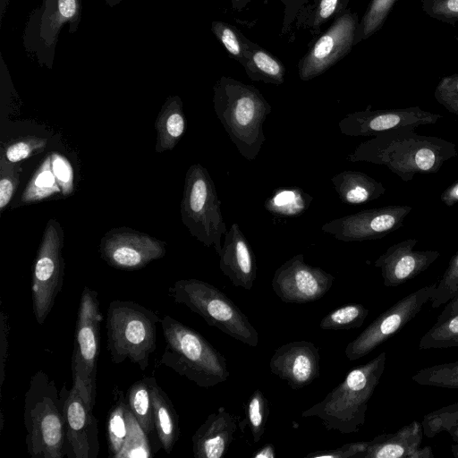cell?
I'll return each mask as SVG.
<instances>
[{"label": "cell", "mask_w": 458, "mask_h": 458, "mask_svg": "<svg viewBox=\"0 0 458 458\" xmlns=\"http://www.w3.org/2000/svg\"><path fill=\"white\" fill-rule=\"evenodd\" d=\"M411 209L408 205L363 209L335 218L321 230L345 242L378 240L402 227Z\"/></svg>", "instance_id": "14"}, {"label": "cell", "mask_w": 458, "mask_h": 458, "mask_svg": "<svg viewBox=\"0 0 458 458\" xmlns=\"http://www.w3.org/2000/svg\"><path fill=\"white\" fill-rule=\"evenodd\" d=\"M420 4L430 18L448 24L458 22V0H420Z\"/></svg>", "instance_id": "43"}, {"label": "cell", "mask_w": 458, "mask_h": 458, "mask_svg": "<svg viewBox=\"0 0 458 458\" xmlns=\"http://www.w3.org/2000/svg\"><path fill=\"white\" fill-rule=\"evenodd\" d=\"M451 451L455 458H458V443L451 445Z\"/></svg>", "instance_id": "56"}, {"label": "cell", "mask_w": 458, "mask_h": 458, "mask_svg": "<svg viewBox=\"0 0 458 458\" xmlns=\"http://www.w3.org/2000/svg\"><path fill=\"white\" fill-rule=\"evenodd\" d=\"M411 379L421 386L458 389V360L424 368Z\"/></svg>", "instance_id": "34"}, {"label": "cell", "mask_w": 458, "mask_h": 458, "mask_svg": "<svg viewBox=\"0 0 458 458\" xmlns=\"http://www.w3.org/2000/svg\"><path fill=\"white\" fill-rule=\"evenodd\" d=\"M310 1V0H281L284 5L281 35H284L292 30L297 13Z\"/></svg>", "instance_id": "48"}, {"label": "cell", "mask_w": 458, "mask_h": 458, "mask_svg": "<svg viewBox=\"0 0 458 458\" xmlns=\"http://www.w3.org/2000/svg\"><path fill=\"white\" fill-rule=\"evenodd\" d=\"M348 4L349 0H310L299 10L293 25L316 38L320 34L321 27L342 14Z\"/></svg>", "instance_id": "27"}, {"label": "cell", "mask_w": 458, "mask_h": 458, "mask_svg": "<svg viewBox=\"0 0 458 458\" xmlns=\"http://www.w3.org/2000/svg\"><path fill=\"white\" fill-rule=\"evenodd\" d=\"M410 458H434L430 446L418 447L411 453Z\"/></svg>", "instance_id": "53"}, {"label": "cell", "mask_w": 458, "mask_h": 458, "mask_svg": "<svg viewBox=\"0 0 458 458\" xmlns=\"http://www.w3.org/2000/svg\"><path fill=\"white\" fill-rule=\"evenodd\" d=\"M157 131L155 151L161 154L174 149L183 136L187 122L178 97L169 98L162 106L154 123Z\"/></svg>", "instance_id": "25"}, {"label": "cell", "mask_w": 458, "mask_h": 458, "mask_svg": "<svg viewBox=\"0 0 458 458\" xmlns=\"http://www.w3.org/2000/svg\"><path fill=\"white\" fill-rule=\"evenodd\" d=\"M457 424L458 403H455L427 414L421 426L426 437H434L443 431L448 432Z\"/></svg>", "instance_id": "40"}, {"label": "cell", "mask_w": 458, "mask_h": 458, "mask_svg": "<svg viewBox=\"0 0 458 458\" xmlns=\"http://www.w3.org/2000/svg\"><path fill=\"white\" fill-rule=\"evenodd\" d=\"M458 156L456 146L445 139L420 135L413 127H400L365 140L347 156L351 162L386 166L408 182L421 174L437 173L449 159Z\"/></svg>", "instance_id": "1"}, {"label": "cell", "mask_w": 458, "mask_h": 458, "mask_svg": "<svg viewBox=\"0 0 458 458\" xmlns=\"http://www.w3.org/2000/svg\"><path fill=\"white\" fill-rule=\"evenodd\" d=\"M451 347H458V337L452 343Z\"/></svg>", "instance_id": "57"}, {"label": "cell", "mask_w": 458, "mask_h": 458, "mask_svg": "<svg viewBox=\"0 0 458 458\" xmlns=\"http://www.w3.org/2000/svg\"><path fill=\"white\" fill-rule=\"evenodd\" d=\"M458 337V313L447 319L436 322L420 338V350L451 347Z\"/></svg>", "instance_id": "37"}, {"label": "cell", "mask_w": 458, "mask_h": 458, "mask_svg": "<svg viewBox=\"0 0 458 458\" xmlns=\"http://www.w3.org/2000/svg\"><path fill=\"white\" fill-rule=\"evenodd\" d=\"M58 5L60 13L65 18H70L75 13V0H59Z\"/></svg>", "instance_id": "51"}, {"label": "cell", "mask_w": 458, "mask_h": 458, "mask_svg": "<svg viewBox=\"0 0 458 458\" xmlns=\"http://www.w3.org/2000/svg\"><path fill=\"white\" fill-rule=\"evenodd\" d=\"M154 427L161 447L170 454L180 437L179 418L174 406L154 377H149Z\"/></svg>", "instance_id": "23"}, {"label": "cell", "mask_w": 458, "mask_h": 458, "mask_svg": "<svg viewBox=\"0 0 458 458\" xmlns=\"http://www.w3.org/2000/svg\"><path fill=\"white\" fill-rule=\"evenodd\" d=\"M448 433L451 435L452 438L458 443V424L451 428Z\"/></svg>", "instance_id": "55"}, {"label": "cell", "mask_w": 458, "mask_h": 458, "mask_svg": "<svg viewBox=\"0 0 458 458\" xmlns=\"http://www.w3.org/2000/svg\"><path fill=\"white\" fill-rule=\"evenodd\" d=\"M251 0H231L232 8L235 11L243 10Z\"/></svg>", "instance_id": "54"}, {"label": "cell", "mask_w": 458, "mask_h": 458, "mask_svg": "<svg viewBox=\"0 0 458 458\" xmlns=\"http://www.w3.org/2000/svg\"><path fill=\"white\" fill-rule=\"evenodd\" d=\"M94 407L72 385L65 399L66 457L97 458L100 450Z\"/></svg>", "instance_id": "17"}, {"label": "cell", "mask_w": 458, "mask_h": 458, "mask_svg": "<svg viewBox=\"0 0 458 458\" xmlns=\"http://www.w3.org/2000/svg\"><path fill=\"white\" fill-rule=\"evenodd\" d=\"M129 433L125 445L119 454V457H149V445L146 444L147 434L143 431L135 417L129 410Z\"/></svg>", "instance_id": "42"}, {"label": "cell", "mask_w": 458, "mask_h": 458, "mask_svg": "<svg viewBox=\"0 0 458 458\" xmlns=\"http://www.w3.org/2000/svg\"><path fill=\"white\" fill-rule=\"evenodd\" d=\"M103 314L97 291L84 286L81 294L72 355V377L82 396L95 406L97 365Z\"/></svg>", "instance_id": "9"}, {"label": "cell", "mask_w": 458, "mask_h": 458, "mask_svg": "<svg viewBox=\"0 0 458 458\" xmlns=\"http://www.w3.org/2000/svg\"><path fill=\"white\" fill-rule=\"evenodd\" d=\"M127 405L136 420L148 436L155 430L149 377L134 382L128 390Z\"/></svg>", "instance_id": "31"}, {"label": "cell", "mask_w": 458, "mask_h": 458, "mask_svg": "<svg viewBox=\"0 0 458 458\" xmlns=\"http://www.w3.org/2000/svg\"><path fill=\"white\" fill-rule=\"evenodd\" d=\"M21 165L0 156V212L10 203L20 184Z\"/></svg>", "instance_id": "41"}, {"label": "cell", "mask_w": 458, "mask_h": 458, "mask_svg": "<svg viewBox=\"0 0 458 458\" xmlns=\"http://www.w3.org/2000/svg\"><path fill=\"white\" fill-rule=\"evenodd\" d=\"M386 352L350 370L326 397L304 411V418L318 417L327 430L354 433L364 424L368 403L383 375Z\"/></svg>", "instance_id": "4"}, {"label": "cell", "mask_w": 458, "mask_h": 458, "mask_svg": "<svg viewBox=\"0 0 458 458\" xmlns=\"http://www.w3.org/2000/svg\"><path fill=\"white\" fill-rule=\"evenodd\" d=\"M313 197L299 187H280L265 200L264 208L270 214L296 217L307 211Z\"/></svg>", "instance_id": "29"}, {"label": "cell", "mask_w": 458, "mask_h": 458, "mask_svg": "<svg viewBox=\"0 0 458 458\" xmlns=\"http://www.w3.org/2000/svg\"><path fill=\"white\" fill-rule=\"evenodd\" d=\"M10 324L9 317L5 313L4 307L1 308L0 314V388L2 392L3 384L5 379V366L8 360Z\"/></svg>", "instance_id": "47"}, {"label": "cell", "mask_w": 458, "mask_h": 458, "mask_svg": "<svg viewBox=\"0 0 458 458\" xmlns=\"http://www.w3.org/2000/svg\"><path fill=\"white\" fill-rule=\"evenodd\" d=\"M219 268L236 287L250 290L257 278V263L252 248L237 223L225 233Z\"/></svg>", "instance_id": "20"}, {"label": "cell", "mask_w": 458, "mask_h": 458, "mask_svg": "<svg viewBox=\"0 0 458 458\" xmlns=\"http://www.w3.org/2000/svg\"><path fill=\"white\" fill-rule=\"evenodd\" d=\"M397 0H371L359 23L355 45L376 33L386 21Z\"/></svg>", "instance_id": "35"}, {"label": "cell", "mask_w": 458, "mask_h": 458, "mask_svg": "<svg viewBox=\"0 0 458 458\" xmlns=\"http://www.w3.org/2000/svg\"><path fill=\"white\" fill-rule=\"evenodd\" d=\"M165 242L127 226L114 227L102 236L100 258L120 270H139L166 253Z\"/></svg>", "instance_id": "13"}, {"label": "cell", "mask_w": 458, "mask_h": 458, "mask_svg": "<svg viewBox=\"0 0 458 458\" xmlns=\"http://www.w3.org/2000/svg\"><path fill=\"white\" fill-rule=\"evenodd\" d=\"M440 199L448 207L458 203V181L454 182L441 193Z\"/></svg>", "instance_id": "49"}, {"label": "cell", "mask_w": 458, "mask_h": 458, "mask_svg": "<svg viewBox=\"0 0 458 458\" xmlns=\"http://www.w3.org/2000/svg\"><path fill=\"white\" fill-rule=\"evenodd\" d=\"M68 392L66 387L59 391L55 380L43 370L30 377L23 411L25 442L30 457L66 456L64 403Z\"/></svg>", "instance_id": "3"}, {"label": "cell", "mask_w": 458, "mask_h": 458, "mask_svg": "<svg viewBox=\"0 0 458 458\" xmlns=\"http://www.w3.org/2000/svg\"><path fill=\"white\" fill-rule=\"evenodd\" d=\"M165 346L158 365L204 388L225 382L229 375L224 355L196 330L165 315L160 321Z\"/></svg>", "instance_id": "5"}, {"label": "cell", "mask_w": 458, "mask_h": 458, "mask_svg": "<svg viewBox=\"0 0 458 458\" xmlns=\"http://www.w3.org/2000/svg\"><path fill=\"white\" fill-rule=\"evenodd\" d=\"M234 417L224 407L208 416L192 436L195 458H222L227 453L236 430Z\"/></svg>", "instance_id": "21"}, {"label": "cell", "mask_w": 458, "mask_h": 458, "mask_svg": "<svg viewBox=\"0 0 458 458\" xmlns=\"http://www.w3.org/2000/svg\"><path fill=\"white\" fill-rule=\"evenodd\" d=\"M369 310L360 303L345 304L330 311L319 323L323 330H349L362 326Z\"/></svg>", "instance_id": "33"}, {"label": "cell", "mask_w": 458, "mask_h": 458, "mask_svg": "<svg viewBox=\"0 0 458 458\" xmlns=\"http://www.w3.org/2000/svg\"><path fill=\"white\" fill-rule=\"evenodd\" d=\"M211 29L230 56L242 64L248 48L249 38L236 27L225 21H213Z\"/></svg>", "instance_id": "36"}, {"label": "cell", "mask_w": 458, "mask_h": 458, "mask_svg": "<svg viewBox=\"0 0 458 458\" xmlns=\"http://www.w3.org/2000/svg\"><path fill=\"white\" fill-rule=\"evenodd\" d=\"M434 97L449 113L458 115V73L443 77L435 89Z\"/></svg>", "instance_id": "44"}, {"label": "cell", "mask_w": 458, "mask_h": 458, "mask_svg": "<svg viewBox=\"0 0 458 458\" xmlns=\"http://www.w3.org/2000/svg\"><path fill=\"white\" fill-rule=\"evenodd\" d=\"M458 313V296L449 301L437 318V322L444 321Z\"/></svg>", "instance_id": "50"}, {"label": "cell", "mask_w": 458, "mask_h": 458, "mask_svg": "<svg viewBox=\"0 0 458 458\" xmlns=\"http://www.w3.org/2000/svg\"><path fill=\"white\" fill-rule=\"evenodd\" d=\"M360 21L356 13L346 9L331 25L318 35L298 63V75L310 81L327 72L348 55L355 45Z\"/></svg>", "instance_id": "12"}, {"label": "cell", "mask_w": 458, "mask_h": 458, "mask_svg": "<svg viewBox=\"0 0 458 458\" xmlns=\"http://www.w3.org/2000/svg\"><path fill=\"white\" fill-rule=\"evenodd\" d=\"M106 420V442L110 457L118 458L129 433V407L123 392L115 388Z\"/></svg>", "instance_id": "28"}, {"label": "cell", "mask_w": 458, "mask_h": 458, "mask_svg": "<svg viewBox=\"0 0 458 458\" xmlns=\"http://www.w3.org/2000/svg\"><path fill=\"white\" fill-rule=\"evenodd\" d=\"M161 318L153 310L132 301L114 300L106 321L111 361L130 360L145 370L157 348V325Z\"/></svg>", "instance_id": "6"}, {"label": "cell", "mask_w": 458, "mask_h": 458, "mask_svg": "<svg viewBox=\"0 0 458 458\" xmlns=\"http://www.w3.org/2000/svg\"><path fill=\"white\" fill-rule=\"evenodd\" d=\"M422 435L421 424L412 421L394 433L381 434L368 441L360 458H410L420 445Z\"/></svg>", "instance_id": "22"}, {"label": "cell", "mask_w": 458, "mask_h": 458, "mask_svg": "<svg viewBox=\"0 0 458 458\" xmlns=\"http://www.w3.org/2000/svg\"><path fill=\"white\" fill-rule=\"evenodd\" d=\"M62 191L53 173L52 157L49 154L34 172L13 207L40 202Z\"/></svg>", "instance_id": "30"}, {"label": "cell", "mask_w": 458, "mask_h": 458, "mask_svg": "<svg viewBox=\"0 0 458 458\" xmlns=\"http://www.w3.org/2000/svg\"><path fill=\"white\" fill-rule=\"evenodd\" d=\"M417 239H406L391 245L374 262L380 268L384 285L396 287L414 278L434 263L437 250H414Z\"/></svg>", "instance_id": "19"}, {"label": "cell", "mask_w": 458, "mask_h": 458, "mask_svg": "<svg viewBox=\"0 0 458 458\" xmlns=\"http://www.w3.org/2000/svg\"><path fill=\"white\" fill-rule=\"evenodd\" d=\"M47 144V139L46 138L37 136L20 137L3 145L1 155L10 162L20 163L43 152Z\"/></svg>", "instance_id": "38"}, {"label": "cell", "mask_w": 458, "mask_h": 458, "mask_svg": "<svg viewBox=\"0 0 458 458\" xmlns=\"http://www.w3.org/2000/svg\"><path fill=\"white\" fill-rule=\"evenodd\" d=\"M458 296V251L450 259L448 267L437 284L431 299V307L439 308Z\"/></svg>", "instance_id": "39"}, {"label": "cell", "mask_w": 458, "mask_h": 458, "mask_svg": "<svg viewBox=\"0 0 458 458\" xmlns=\"http://www.w3.org/2000/svg\"><path fill=\"white\" fill-rule=\"evenodd\" d=\"M245 418L240 423L242 429H250L253 443L259 442L265 432L269 416V403L262 391L255 390L249 397L245 408Z\"/></svg>", "instance_id": "32"}, {"label": "cell", "mask_w": 458, "mask_h": 458, "mask_svg": "<svg viewBox=\"0 0 458 458\" xmlns=\"http://www.w3.org/2000/svg\"><path fill=\"white\" fill-rule=\"evenodd\" d=\"M247 76L253 81L281 85L284 82L285 67L270 52L249 39L242 64Z\"/></svg>", "instance_id": "26"}, {"label": "cell", "mask_w": 458, "mask_h": 458, "mask_svg": "<svg viewBox=\"0 0 458 458\" xmlns=\"http://www.w3.org/2000/svg\"><path fill=\"white\" fill-rule=\"evenodd\" d=\"M52 169L62 195L68 197L73 193V171L66 157L59 153H51Z\"/></svg>", "instance_id": "45"}, {"label": "cell", "mask_w": 458, "mask_h": 458, "mask_svg": "<svg viewBox=\"0 0 458 458\" xmlns=\"http://www.w3.org/2000/svg\"><path fill=\"white\" fill-rule=\"evenodd\" d=\"M214 110L241 156L254 161L266 136L263 124L271 105L253 85L222 76L214 86Z\"/></svg>", "instance_id": "2"}, {"label": "cell", "mask_w": 458, "mask_h": 458, "mask_svg": "<svg viewBox=\"0 0 458 458\" xmlns=\"http://www.w3.org/2000/svg\"><path fill=\"white\" fill-rule=\"evenodd\" d=\"M340 200L348 205H360L380 198L386 192L382 182L369 174L344 170L331 178Z\"/></svg>", "instance_id": "24"}, {"label": "cell", "mask_w": 458, "mask_h": 458, "mask_svg": "<svg viewBox=\"0 0 458 458\" xmlns=\"http://www.w3.org/2000/svg\"><path fill=\"white\" fill-rule=\"evenodd\" d=\"M275 456V447L271 444L264 445L252 454V458H274Z\"/></svg>", "instance_id": "52"}, {"label": "cell", "mask_w": 458, "mask_h": 458, "mask_svg": "<svg viewBox=\"0 0 458 458\" xmlns=\"http://www.w3.org/2000/svg\"><path fill=\"white\" fill-rule=\"evenodd\" d=\"M180 213L191 235L219 255L226 225L214 181L200 164L191 165L185 174Z\"/></svg>", "instance_id": "8"}, {"label": "cell", "mask_w": 458, "mask_h": 458, "mask_svg": "<svg viewBox=\"0 0 458 458\" xmlns=\"http://www.w3.org/2000/svg\"><path fill=\"white\" fill-rule=\"evenodd\" d=\"M320 355L309 341H294L279 346L269 360L273 374L287 382L293 389L311 384L319 377Z\"/></svg>", "instance_id": "18"}, {"label": "cell", "mask_w": 458, "mask_h": 458, "mask_svg": "<svg viewBox=\"0 0 458 458\" xmlns=\"http://www.w3.org/2000/svg\"><path fill=\"white\" fill-rule=\"evenodd\" d=\"M64 232L60 223L47 221L32 269V310L38 325L50 314L64 284L65 262L63 256Z\"/></svg>", "instance_id": "10"}, {"label": "cell", "mask_w": 458, "mask_h": 458, "mask_svg": "<svg viewBox=\"0 0 458 458\" xmlns=\"http://www.w3.org/2000/svg\"><path fill=\"white\" fill-rule=\"evenodd\" d=\"M443 116L419 106L362 111L347 114L338 123L341 133L350 137H373L400 127L417 128L436 123Z\"/></svg>", "instance_id": "16"}, {"label": "cell", "mask_w": 458, "mask_h": 458, "mask_svg": "<svg viewBox=\"0 0 458 458\" xmlns=\"http://www.w3.org/2000/svg\"><path fill=\"white\" fill-rule=\"evenodd\" d=\"M335 276L321 267L307 264L296 254L274 273L272 289L286 303H307L321 299L333 286Z\"/></svg>", "instance_id": "15"}, {"label": "cell", "mask_w": 458, "mask_h": 458, "mask_svg": "<svg viewBox=\"0 0 458 458\" xmlns=\"http://www.w3.org/2000/svg\"><path fill=\"white\" fill-rule=\"evenodd\" d=\"M368 441L349 443L333 450L316 451L306 455L310 458H360L366 450Z\"/></svg>", "instance_id": "46"}, {"label": "cell", "mask_w": 458, "mask_h": 458, "mask_svg": "<svg viewBox=\"0 0 458 458\" xmlns=\"http://www.w3.org/2000/svg\"><path fill=\"white\" fill-rule=\"evenodd\" d=\"M437 283L423 286L408 294L373 320L345 347L351 361L362 358L401 330L431 301Z\"/></svg>", "instance_id": "11"}, {"label": "cell", "mask_w": 458, "mask_h": 458, "mask_svg": "<svg viewBox=\"0 0 458 458\" xmlns=\"http://www.w3.org/2000/svg\"><path fill=\"white\" fill-rule=\"evenodd\" d=\"M174 302L185 305L208 325L251 347L259 344V334L248 317L216 286L196 278L180 279L168 288Z\"/></svg>", "instance_id": "7"}]
</instances>
